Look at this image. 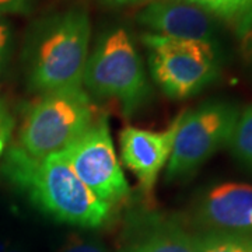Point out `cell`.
Instances as JSON below:
<instances>
[{"label": "cell", "mask_w": 252, "mask_h": 252, "mask_svg": "<svg viewBox=\"0 0 252 252\" xmlns=\"http://www.w3.org/2000/svg\"><path fill=\"white\" fill-rule=\"evenodd\" d=\"M6 178L46 216L81 228H99L108 223L112 207L101 202L74 174L62 152L34 158L17 144L6 150Z\"/></svg>", "instance_id": "6da1fadb"}, {"label": "cell", "mask_w": 252, "mask_h": 252, "mask_svg": "<svg viewBox=\"0 0 252 252\" xmlns=\"http://www.w3.org/2000/svg\"><path fill=\"white\" fill-rule=\"evenodd\" d=\"M90 38V17L80 7L41 20L30 34L24 55L30 89L45 94L83 86Z\"/></svg>", "instance_id": "7a4b0ae2"}, {"label": "cell", "mask_w": 252, "mask_h": 252, "mask_svg": "<svg viewBox=\"0 0 252 252\" xmlns=\"http://www.w3.org/2000/svg\"><path fill=\"white\" fill-rule=\"evenodd\" d=\"M83 86L95 97L114 99L126 117L150 102L152 87L142 58L125 28H109L99 35L87 58Z\"/></svg>", "instance_id": "3957f363"}, {"label": "cell", "mask_w": 252, "mask_h": 252, "mask_svg": "<svg viewBox=\"0 0 252 252\" xmlns=\"http://www.w3.org/2000/svg\"><path fill=\"white\" fill-rule=\"evenodd\" d=\"M97 114L83 86L41 94L24 115L17 146L34 158L63 152L101 117Z\"/></svg>", "instance_id": "277c9868"}, {"label": "cell", "mask_w": 252, "mask_h": 252, "mask_svg": "<svg viewBox=\"0 0 252 252\" xmlns=\"http://www.w3.org/2000/svg\"><path fill=\"white\" fill-rule=\"evenodd\" d=\"M142 42L149 55L152 79L168 98L193 97L216 80L220 73L215 42L152 32L144 34Z\"/></svg>", "instance_id": "5b68a950"}, {"label": "cell", "mask_w": 252, "mask_h": 252, "mask_svg": "<svg viewBox=\"0 0 252 252\" xmlns=\"http://www.w3.org/2000/svg\"><path fill=\"white\" fill-rule=\"evenodd\" d=\"M240 108L227 101H209L196 108L181 112L171 156L165 167L167 181L187 178L228 146Z\"/></svg>", "instance_id": "8992f818"}, {"label": "cell", "mask_w": 252, "mask_h": 252, "mask_svg": "<svg viewBox=\"0 0 252 252\" xmlns=\"http://www.w3.org/2000/svg\"><path fill=\"white\" fill-rule=\"evenodd\" d=\"M79 180L109 207L122 203L130 187L115 153V146L104 115L62 152Z\"/></svg>", "instance_id": "52a82bcc"}, {"label": "cell", "mask_w": 252, "mask_h": 252, "mask_svg": "<svg viewBox=\"0 0 252 252\" xmlns=\"http://www.w3.org/2000/svg\"><path fill=\"white\" fill-rule=\"evenodd\" d=\"M181 114L164 130H147L126 126L119 133L121 160L139 181L146 198L153 195L158 175L168 164Z\"/></svg>", "instance_id": "ba28073f"}, {"label": "cell", "mask_w": 252, "mask_h": 252, "mask_svg": "<svg viewBox=\"0 0 252 252\" xmlns=\"http://www.w3.org/2000/svg\"><path fill=\"white\" fill-rule=\"evenodd\" d=\"M136 21L152 34L215 42V17L185 0H153L136 16Z\"/></svg>", "instance_id": "9c48e42d"}, {"label": "cell", "mask_w": 252, "mask_h": 252, "mask_svg": "<svg viewBox=\"0 0 252 252\" xmlns=\"http://www.w3.org/2000/svg\"><path fill=\"white\" fill-rule=\"evenodd\" d=\"M193 219L206 231H252V185L223 182L199 198Z\"/></svg>", "instance_id": "30bf717a"}, {"label": "cell", "mask_w": 252, "mask_h": 252, "mask_svg": "<svg viewBox=\"0 0 252 252\" xmlns=\"http://www.w3.org/2000/svg\"><path fill=\"white\" fill-rule=\"evenodd\" d=\"M132 234L129 248L136 252H198L196 237L170 217L152 213L137 216Z\"/></svg>", "instance_id": "8fae6325"}, {"label": "cell", "mask_w": 252, "mask_h": 252, "mask_svg": "<svg viewBox=\"0 0 252 252\" xmlns=\"http://www.w3.org/2000/svg\"><path fill=\"white\" fill-rule=\"evenodd\" d=\"M195 237L198 252H252V231H205Z\"/></svg>", "instance_id": "7c38bea8"}, {"label": "cell", "mask_w": 252, "mask_h": 252, "mask_svg": "<svg viewBox=\"0 0 252 252\" xmlns=\"http://www.w3.org/2000/svg\"><path fill=\"white\" fill-rule=\"evenodd\" d=\"M228 147L235 158L252 171V105L241 111Z\"/></svg>", "instance_id": "4fadbf2b"}, {"label": "cell", "mask_w": 252, "mask_h": 252, "mask_svg": "<svg viewBox=\"0 0 252 252\" xmlns=\"http://www.w3.org/2000/svg\"><path fill=\"white\" fill-rule=\"evenodd\" d=\"M213 17L237 20L252 4V0H185Z\"/></svg>", "instance_id": "5bb4252c"}, {"label": "cell", "mask_w": 252, "mask_h": 252, "mask_svg": "<svg viewBox=\"0 0 252 252\" xmlns=\"http://www.w3.org/2000/svg\"><path fill=\"white\" fill-rule=\"evenodd\" d=\"M235 35L244 61L252 66V4L235 20Z\"/></svg>", "instance_id": "9a60e30c"}, {"label": "cell", "mask_w": 252, "mask_h": 252, "mask_svg": "<svg viewBox=\"0 0 252 252\" xmlns=\"http://www.w3.org/2000/svg\"><path fill=\"white\" fill-rule=\"evenodd\" d=\"M58 252H109V250L98 238L70 234L63 241Z\"/></svg>", "instance_id": "2e32d148"}, {"label": "cell", "mask_w": 252, "mask_h": 252, "mask_svg": "<svg viewBox=\"0 0 252 252\" xmlns=\"http://www.w3.org/2000/svg\"><path fill=\"white\" fill-rule=\"evenodd\" d=\"M13 129H14V119L7 107L0 101V158L9 149Z\"/></svg>", "instance_id": "e0dca14e"}, {"label": "cell", "mask_w": 252, "mask_h": 252, "mask_svg": "<svg viewBox=\"0 0 252 252\" xmlns=\"http://www.w3.org/2000/svg\"><path fill=\"white\" fill-rule=\"evenodd\" d=\"M11 51V28L7 20L0 16V69L6 64Z\"/></svg>", "instance_id": "ac0fdd59"}, {"label": "cell", "mask_w": 252, "mask_h": 252, "mask_svg": "<svg viewBox=\"0 0 252 252\" xmlns=\"http://www.w3.org/2000/svg\"><path fill=\"white\" fill-rule=\"evenodd\" d=\"M32 9V0H0L1 14H28Z\"/></svg>", "instance_id": "d6986e66"}, {"label": "cell", "mask_w": 252, "mask_h": 252, "mask_svg": "<svg viewBox=\"0 0 252 252\" xmlns=\"http://www.w3.org/2000/svg\"><path fill=\"white\" fill-rule=\"evenodd\" d=\"M104 3L111 4V6H126V4H135L142 0H102Z\"/></svg>", "instance_id": "ffe728a7"}, {"label": "cell", "mask_w": 252, "mask_h": 252, "mask_svg": "<svg viewBox=\"0 0 252 252\" xmlns=\"http://www.w3.org/2000/svg\"><path fill=\"white\" fill-rule=\"evenodd\" d=\"M6 252H26L21 247H17V245H9V248L6 250Z\"/></svg>", "instance_id": "44dd1931"}, {"label": "cell", "mask_w": 252, "mask_h": 252, "mask_svg": "<svg viewBox=\"0 0 252 252\" xmlns=\"http://www.w3.org/2000/svg\"><path fill=\"white\" fill-rule=\"evenodd\" d=\"M7 248H9V243L6 240H1L0 238V252H6Z\"/></svg>", "instance_id": "7402d4cb"}, {"label": "cell", "mask_w": 252, "mask_h": 252, "mask_svg": "<svg viewBox=\"0 0 252 252\" xmlns=\"http://www.w3.org/2000/svg\"><path fill=\"white\" fill-rule=\"evenodd\" d=\"M125 252H136V251H135V250H132V248H129V247H127V248L125 250Z\"/></svg>", "instance_id": "603a6c76"}]
</instances>
